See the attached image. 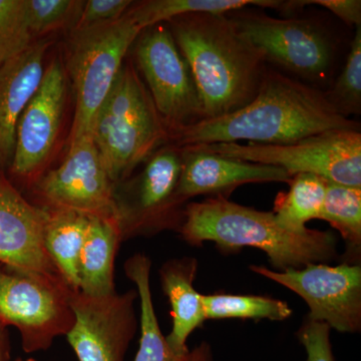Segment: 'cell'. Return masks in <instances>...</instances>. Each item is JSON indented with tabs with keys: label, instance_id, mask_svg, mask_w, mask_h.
I'll use <instances>...</instances> for the list:
<instances>
[{
	"label": "cell",
	"instance_id": "obj_1",
	"mask_svg": "<svg viewBox=\"0 0 361 361\" xmlns=\"http://www.w3.org/2000/svg\"><path fill=\"white\" fill-rule=\"evenodd\" d=\"M360 128L355 121L337 113L324 92L267 68L250 103L220 118L168 130V140L178 148L242 141L278 145Z\"/></svg>",
	"mask_w": 361,
	"mask_h": 361
},
{
	"label": "cell",
	"instance_id": "obj_2",
	"mask_svg": "<svg viewBox=\"0 0 361 361\" xmlns=\"http://www.w3.org/2000/svg\"><path fill=\"white\" fill-rule=\"evenodd\" d=\"M168 23L194 78L203 120L250 103L260 89L267 61L228 14L189 13Z\"/></svg>",
	"mask_w": 361,
	"mask_h": 361
},
{
	"label": "cell",
	"instance_id": "obj_3",
	"mask_svg": "<svg viewBox=\"0 0 361 361\" xmlns=\"http://www.w3.org/2000/svg\"><path fill=\"white\" fill-rule=\"evenodd\" d=\"M179 232L190 245L213 242L224 253L250 247L264 252L273 270L298 269L337 257L331 231L293 232L279 224L272 212L234 203L225 197H208L185 207Z\"/></svg>",
	"mask_w": 361,
	"mask_h": 361
},
{
	"label": "cell",
	"instance_id": "obj_4",
	"mask_svg": "<svg viewBox=\"0 0 361 361\" xmlns=\"http://www.w3.org/2000/svg\"><path fill=\"white\" fill-rule=\"evenodd\" d=\"M92 137L111 182L168 141V128L132 65L123 66L92 125Z\"/></svg>",
	"mask_w": 361,
	"mask_h": 361
},
{
	"label": "cell",
	"instance_id": "obj_5",
	"mask_svg": "<svg viewBox=\"0 0 361 361\" xmlns=\"http://www.w3.org/2000/svg\"><path fill=\"white\" fill-rule=\"evenodd\" d=\"M187 147L281 168L291 177L313 174L329 183L361 188L360 130H330L287 144L216 142Z\"/></svg>",
	"mask_w": 361,
	"mask_h": 361
},
{
	"label": "cell",
	"instance_id": "obj_6",
	"mask_svg": "<svg viewBox=\"0 0 361 361\" xmlns=\"http://www.w3.org/2000/svg\"><path fill=\"white\" fill-rule=\"evenodd\" d=\"M142 32L129 13L113 23L78 30L70 61L77 101L71 142L92 135L94 118L115 84L126 54Z\"/></svg>",
	"mask_w": 361,
	"mask_h": 361
},
{
	"label": "cell",
	"instance_id": "obj_7",
	"mask_svg": "<svg viewBox=\"0 0 361 361\" xmlns=\"http://www.w3.org/2000/svg\"><path fill=\"white\" fill-rule=\"evenodd\" d=\"M227 14L267 63L311 82L327 78L334 61V45L322 28L310 20L276 18L245 9Z\"/></svg>",
	"mask_w": 361,
	"mask_h": 361
},
{
	"label": "cell",
	"instance_id": "obj_8",
	"mask_svg": "<svg viewBox=\"0 0 361 361\" xmlns=\"http://www.w3.org/2000/svg\"><path fill=\"white\" fill-rule=\"evenodd\" d=\"M71 293L63 279L0 271V320L20 329L26 353L47 349L73 325Z\"/></svg>",
	"mask_w": 361,
	"mask_h": 361
},
{
	"label": "cell",
	"instance_id": "obj_9",
	"mask_svg": "<svg viewBox=\"0 0 361 361\" xmlns=\"http://www.w3.org/2000/svg\"><path fill=\"white\" fill-rule=\"evenodd\" d=\"M250 270L301 297L310 308L307 318L313 322L342 334L360 332V264L313 263L285 271L252 265Z\"/></svg>",
	"mask_w": 361,
	"mask_h": 361
},
{
	"label": "cell",
	"instance_id": "obj_10",
	"mask_svg": "<svg viewBox=\"0 0 361 361\" xmlns=\"http://www.w3.org/2000/svg\"><path fill=\"white\" fill-rule=\"evenodd\" d=\"M135 58L152 99L168 130L203 120L191 71L165 23L149 26L137 37Z\"/></svg>",
	"mask_w": 361,
	"mask_h": 361
},
{
	"label": "cell",
	"instance_id": "obj_11",
	"mask_svg": "<svg viewBox=\"0 0 361 361\" xmlns=\"http://www.w3.org/2000/svg\"><path fill=\"white\" fill-rule=\"evenodd\" d=\"M135 291L92 297L71 291L73 323L66 334L78 361H123L137 330Z\"/></svg>",
	"mask_w": 361,
	"mask_h": 361
},
{
	"label": "cell",
	"instance_id": "obj_12",
	"mask_svg": "<svg viewBox=\"0 0 361 361\" xmlns=\"http://www.w3.org/2000/svg\"><path fill=\"white\" fill-rule=\"evenodd\" d=\"M111 180L92 135L71 142L66 160L39 183V192L51 209L87 214H120Z\"/></svg>",
	"mask_w": 361,
	"mask_h": 361
},
{
	"label": "cell",
	"instance_id": "obj_13",
	"mask_svg": "<svg viewBox=\"0 0 361 361\" xmlns=\"http://www.w3.org/2000/svg\"><path fill=\"white\" fill-rule=\"evenodd\" d=\"M47 218V210L28 203L0 174V263L14 272L63 279L44 247Z\"/></svg>",
	"mask_w": 361,
	"mask_h": 361
},
{
	"label": "cell",
	"instance_id": "obj_14",
	"mask_svg": "<svg viewBox=\"0 0 361 361\" xmlns=\"http://www.w3.org/2000/svg\"><path fill=\"white\" fill-rule=\"evenodd\" d=\"M66 87L61 61H52L18 120L11 164L16 176H32L51 154L63 118Z\"/></svg>",
	"mask_w": 361,
	"mask_h": 361
},
{
	"label": "cell",
	"instance_id": "obj_15",
	"mask_svg": "<svg viewBox=\"0 0 361 361\" xmlns=\"http://www.w3.org/2000/svg\"><path fill=\"white\" fill-rule=\"evenodd\" d=\"M182 154L178 147H166L151 157L135 180L132 203L126 214L130 231L149 232L163 228L180 229L185 202L178 196Z\"/></svg>",
	"mask_w": 361,
	"mask_h": 361
},
{
	"label": "cell",
	"instance_id": "obj_16",
	"mask_svg": "<svg viewBox=\"0 0 361 361\" xmlns=\"http://www.w3.org/2000/svg\"><path fill=\"white\" fill-rule=\"evenodd\" d=\"M182 168L178 196L187 202L196 196L225 197L242 185L252 183H288L283 169L236 160L191 148H180Z\"/></svg>",
	"mask_w": 361,
	"mask_h": 361
},
{
	"label": "cell",
	"instance_id": "obj_17",
	"mask_svg": "<svg viewBox=\"0 0 361 361\" xmlns=\"http://www.w3.org/2000/svg\"><path fill=\"white\" fill-rule=\"evenodd\" d=\"M47 49V42L32 44L0 66V169L13 161L18 120L44 77Z\"/></svg>",
	"mask_w": 361,
	"mask_h": 361
},
{
	"label": "cell",
	"instance_id": "obj_18",
	"mask_svg": "<svg viewBox=\"0 0 361 361\" xmlns=\"http://www.w3.org/2000/svg\"><path fill=\"white\" fill-rule=\"evenodd\" d=\"M197 272L198 260L193 257L169 261L160 271L161 288L172 308V330L166 339L178 355L190 353L188 339L207 320L203 294L194 287Z\"/></svg>",
	"mask_w": 361,
	"mask_h": 361
},
{
	"label": "cell",
	"instance_id": "obj_19",
	"mask_svg": "<svg viewBox=\"0 0 361 361\" xmlns=\"http://www.w3.org/2000/svg\"><path fill=\"white\" fill-rule=\"evenodd\" d=\"M122 234L120 214L90 216L78 260V292L92 297L115 293L114 261Z\"/></svg>",
	"mask_w": 361,
	"mask_h": 361
},
{
	"label": "cell",
	"instance_id": "obj_20",
	"mask_svg": "<svg viewBox=\"0 0 361 361\" xmlns=\"http://www.w3.org/2000/svg\"><path fill=\"white\" fill-rule=\"evenodd\" d=\"M44 247L71 291L78 292V260L90 226L87 214L71 210H47Z\"/></svg>",
	"mask_w": 361,
	"mask_h": 361
},
{
	"label": "cell",
	"instance_id": "obj_21",
	"mask_svg": "<svg viewBox=\"0 0 361 361\" xmlns=\"http://www.w3.org/2000/svg\"><path fill=\"white\" fill-rule=\"evenodd\" d=\"M132 6L129 14L142 30L189 13L227 14L249 6L285 13L301 8L299 0H148Z\"/></svg>",
	"mask_w": 361,
	"mask_h": 361
},
{
	"label": "cell",
	"instance_id": "obj_22",
	"mask_svg": "<svg viewBox=\"0 0 361 361\" xmlns=\"http://www.w3.org/2000/svg\"><path fill=\"white\" fill-rule=\"evenodd\" d=\"M151 266V260L144 254L133 256L125 265L128 277L137 286L141 304V339L135 361H192L191 350L178 355L161 334L152 299Z\"/></svg>",
	"mask_w": 361,
	"mask_h": 361
},
{
	"label": "cell",
	"instance_id": "obj_23",
	"mask_svg": "<svg viewBox=\"0 0 361 361\" xmlns=\"http://www.w3.org/2000/svg\"><path fill=\"white\" fill-rule=\"evenodd\" d=\"M287 184L288 191L278 195L272 213L286 229L302 232L307 229L306 223L319 219L327 180L313 174H297Z\"/></svg>",
	"mask_w": 361,
	"mask_h": 361
},
{
	"label": "cell",
	"instance_id": "obj_24",
	"mask_svg": "<svg viewBox=\"0 0 361 361\" xmlns=\"http://www.w3.org/2000/svg\"><path fill=\"white\" fill-rule=\"evenodd\" d=\"M319 220L341 234L346 244L345 262L356 264L361 251V188L327 182Z\"/></svg>",
	"mask_w": 361,
	"mask_h": 361
},
{
	"label": "cell",
	"instance_id": "obj_25",
	"mask_svg": "<svg viewBox=\"0 0 361 361\" xmlns=\"http://www.w3.org/2000/svg\"><path fill=\"white\" fill-rule=\"evenodd\" d=\"M206 319L270 320L284 322L292 315L286 301L262 295L203 294Z\"/></svg>",
	"mask_w": 361,
	"mask_h": 361
},
{
	"label": "cell",
	"instance_id": "obj_26",
	"mask_svg": "<svg viewBox=\"0 0 361 361\" xmlns=\"http://www.w3.org/2000/svg\"><path fill=\"white\" fill-rule=\"evenodd\" d=\"M337 113L349 116L361 113V26L356 27L348 59L341 75L329 92H324Z\"/></svg>",
	"mask_w": 361,
	"mask_h": 361
},
{
	"label": "cell",
	"instance_id": "obj_27",
	"mask_svg": "<svg viewBox=\"0 0 361 361\" xmlns=\"http://www.w3.org/2000/svg\"><path fill=\"white\" fill-rule=\"evenodd\" d=\"M26 0H0V66L30 49Z\"/></svg>",
	"mask_w": 361,
	"mask_h": 361
},
{
	"label": "cell",
	"instance_id": "obj_28",
	"mask_svg": "<svg viewBox=\"0 0 361 361\" xmlns=\"http://www.w3.org/2000/svg\"><path fill=\"white\" fill-rule=\"evenodd\" d=\"M82 4L71 0H26L30 32L33 35L59 27L70 20Z\"/></svg>",
	"mask_w": 361,
	"mask_h": 361
},
{
	"label": "cell",
	"instance_id": "obj_29",
	"mask_svg": "<svg viewBox=\"0 0 361 361\" xmlns=\"http://www.w3.org/2000/svg\"><path fill=\"white\" fill-rule=\"evenodd\" d=\"M331 329L325 323L306 317L296 336L305 349L306 361H336L330 341Z\"/></svg>",
	"mask_w": 361,
	"mask_h": 361
},
{
	"label": "cell",
	"instance_id": "obj_30",
	"mask_svg": "<svg viewBox=\"0 0 361 361\" xmlns=\"http://www.w3.org/2000/svg\"><path fill=\"white\" fill-rule=\"evenodd\" d=\"M134 2L130 0H90L85 2L78 30L113 23L125 16Z\"/></svg>",
	"mask_w": 361,
	"mask_h": 361
},
{
	"label": "cell",
	"instance_id": "obj_31",
	"mask_svg": "<svg viewBox=\"0 0 361 361\" xmlns=\"http://www.w3.org/2000/svg\"><path fill=\"white\" fill-rule=\"evenodd\" d=\"M304 6L316 4L329 9L349 26H361L360 0H301Z\"/></svg>",
	"mask_w": 361,
	"mask_h": 361
},
{
	"label": "cell",
	"instance_id": "obj_32",
	"mask_svg": "<svg viewBox=\"0 0 361 361\" xmlns=\"http://www.w3.org/2000/svg\"><path fill=\"white\" fill-rule=\"evenodd\" d=\"M192 361H215L212 348L207 341H202L191 350Z\"/></svg>",
	"mask_w": 361,
	"mask_h": 361
},
{
	"label": "cell",
	"instance_id": "obj_33",
	"mask_svg": "<svg viewBox=\"0 0 361 361\" xmlns=\"http://www.w3.org/2000/svg\"><path fill=\"white\" fill-rule=\"evenodd\" d=\"M0 361H6V350L2 344L1 337H0Z\"/></svg>",
	"mask_w": 361,
	"mask_h": 361
},
{
	"label": "cell",
	"instance_id": "obj_34",
	"mask_svg": "<svg viewBox=\"0 0 361 361\" xmlns=\"http://www.w3.org/2000/svg\"><path fill=\"white\" fill-rule=\"evenodd\" d=\"M27 361H35V360H27Z\"/></svg>",
	"mask_w": 361,
	"mask_h": 361
}]
</instances>
